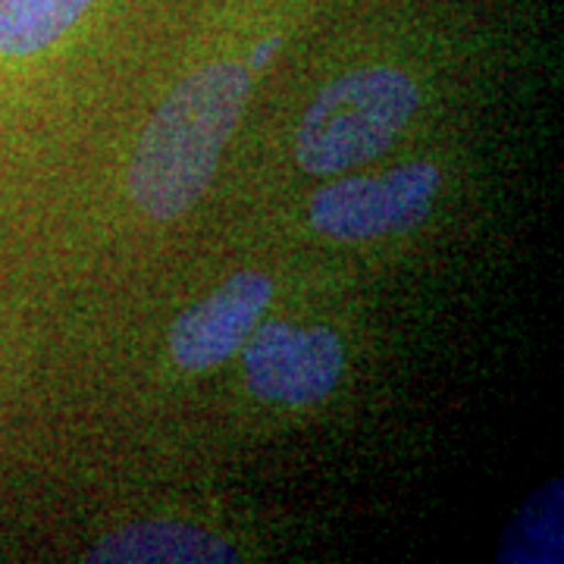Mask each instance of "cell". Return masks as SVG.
<instances>
[{
	"label": "cell",
	"mask_w": 564,
	"mask_h": 564,
	"mask_svg": "<svg viewBox=\"0 0 564 564\" xmlns=\"http://www.w3.org/2000/svg\"><path fill=\"white\" fill-rule=\"evenodd\" d=\"M248 91V69L226 61L195 69L170 91L144 126L129 166V192L148 217L176 220L202 202Z\"/></svg>",
	"instance_id": "cell-1"
},
{
	"label": "cell",
	"mask_w": 564,
	"mask_h": 564,
	"mask_svg": "<svg viewBox=\"0 0 564 564\" xmlns=\"http://www.w3.org/2000/svg\"><path fill=\"white\" fill-rule=\"evenodd\" d=\"M417 110V85L392 66H364L329 82L307 107L295 158L314 176H336L373 161Z\"/></svg>",
	"instance_id": "cell-2"
},
{
	"label": "cell",
	"mask_w": 564,
	"mask_h": 564,
	"mask_svg": "<svg viewBox=\"0 0 564 564\" xmlns=\"http://www.w3.org/2000/svg\"><path fill=\"white\" fill-rule=\"evenodd\" d=\"M440 192V170L433 163H404L380 180H343L321 188L311 202L314 229L343 239H377L386 232H404L426 220Z\"/></svg>",
	"instance_id": "cell-3"
},
{
	"label": "cell",
	"mask_w": 564,
	"mask_h": 564,
	"mask_svg": "<svg viewBox=\"0 0 564 564\" xmlns=\"http://www.w3.org/2000/svg\"><path fill=\"white\" fill-rule=\"evenodd\" d=\"M245 348V370L251 389L282 404H311L326 399L343 373V343L326 326H258Z\"/></svg>",
	"instance_id": "cell-4"
},
{
	"label": "cell",
	"mask_w": 564,
	"mask_h": 564,
	"mask_svg": "<svg viewBox=\"0 0 564 564\" xmlns=\"http://www.w3.org/2000/svg\"><path fill=\"white\" fill-rule=\"evenodd\" d=\"M273 282L263 273H236L204 302L182 311L170 329V351L182 370H210L232 358L270 304Z\"/></svg>",
	"instance_id": "cell-5"
},
{
	"label": "cell",
	"mask_w": 564,
	"mask_h": 564,
	"mask_svg": "<svg viewBox=\"0 0 564 564\" xmlns=\"http://www.w3.org/2000/svg\"><path fill=\"white\" fill-rule=\"evenodd\" d=\"M85 562L101 564H223L239 562L236 549L202 527L151 521L129 524L107 533L85 555Z\"/></svg>",
	"instance_id": "cell-6"
},
{
	"label": "cell",
	"mask_w": 564,
	"mask_h": 564,
	"mask_svg": "<svg viewBox=\"0 0 564 564\" xmlns=\"http://www.w3.org/2000/svg\"><path fill=\"white\" fill-rule=\"evenodd\" d=\"M91 0H0V54L32 57L76 25Z\"/></svg>",
	"instance_id": "cell-7"
}]
</instances>
